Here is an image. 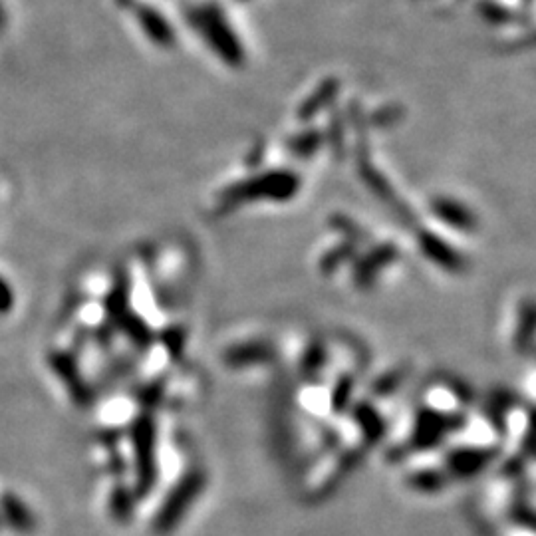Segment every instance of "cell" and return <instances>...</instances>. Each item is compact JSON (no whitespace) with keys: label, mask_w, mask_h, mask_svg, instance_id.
I'll list each match as a JSON object with an SVG mask.
<instances>
[{"label":"cell","mask_w":536,"mask_h":536,"mask_svg":"<svg viewBox=\"0 0 536 536\" xmlns=\"http://www.w3.org/2000/svg\"><path fill=\"white\" fill-rule=\"evenodd\" d=\"M2 513L8 519V523L18 531H30L34 527V519L30 511L14 495L2 497Z\"/></svg>","instance_id":"7a4b0ae2"},{"label":"cell","mask_w":536,"mask_h":536,"mask_svg":"<svg viewBox=\"0 0 536 536\" xmlns=\"http://www.w3.org/2000/svg\"><path fill=\"white\" fill-rule=\"evenodd\" d=\"M12 304V290L6 284V280L0 278V312H6Z\"/></svg>","instance_id":"5b68a950"},{"label":"cell","mask_w":536,"mask_h":536,"mask_svg":"<svg viewBox=\"0 0 536 536\" xmlns=\"http://www.w3.org/2000/svg\"><path fill=\"white\" fill-rule=\"evenodd\" d=\"M421 249H423V253L429 259H433L435 263H439V265H443L445 268H451V270H459L461 268L459 255L455 257V253H451L453 249L447 247L443 241H437L433 237H423Z\"/></svg>","instance_id":"3957f363"},{"label":"cell","mask_w":536,"mask_h":536,"mask_svg":"<svg viewBox=\"0 0 536 536\" xmlns=\"http://www.w3.org/2000/svg\"><path fill=\"white\" fill-rule=\"evenodd\" d=\"M435 213L451 227H457V229H471L473 227V219H471L469 211L461 205H455L453 201H437Z\"/></svg>","instance_id":"277c9868"},{"label":"cell","mask_w":536,"mask_h":536,"mask_svg":"<svg viewBox=\"0 0 536 536\" xmlns=\"http://www.w3.org/2000/svg\"><path fill=\"white\" fill-rule=\"evenodd\" d=\"M195 28L205 36L207 44L225 58L227 64L239 66L243 62V48L237 36L233 34L227 20L221 16V10L199 8L193 16Z\"/></svg>","instance_id":"6da1fadb"}]
</instances>
